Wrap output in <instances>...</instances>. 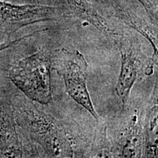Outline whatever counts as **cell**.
Returning <instances> with one entry per match:
<instances>
[{"instance_id":"2","label":"cell","mask_w":158,"mask_h":158,"mask_svg":"<svg viewBox=\"0 0 158 158\" xmlns=\"http://www.w3.org/2000/svg\"><path fill=\"white\" fill-rule=\"evenodd\" d=\"M51 55V51L41 48L15 61L8 70L9 78L18 89L29 100L42 105L53 101Z\"/></svg>"},{"instance_id":"14","label":"cell","mask_w":158,"mask_h":158,"mask_svg":"<svg viewBox=\"0 0 158 158\" xmlns=\"http://www.w3.org/2000/svg\"><path fill=\"white\" fill-rule=\"evenodd\" d=\"M4 1L19 4V5H25V4H43L42 0H4Z\"/></svg>"},{"instance_id":"9","label":"cell","mask_w":158,"mask_h":158,"mask_svg":"<svg viewBox=\"0 0 158 158\" xmlns=\"http://www.w3.org/2000/svg\"><path fill=\"white\" fill-rule=\"evenodd\" d=\"M63 2L73 16L98 29L110 44L116 45L120 38L129 31L127 28L120 27L117 21L102 15L91 0H63Z\"/></svg>"},{"instance_id":"8","label":"cell","mask_w":158,"mask_h":158,"mask_svg":"<svg viewBox=\"0 0 158 158\" xmlns=\"http://www.w3.org/2000/svg\"><path fill=\"white\" fill-rule=\"evenodd\" d=\"M15 121L11 94L0 92V157H34L31 143H24Z\"/></svg>"},{"instance_id":"3","label":"cell","mask_w":158,"mask_h":158,"mask_svg":"<svg viewBox=\"0 0 158 158\" xmlns=\"http://www.w3.org/2000/svg\"><path fill=\"white\" fill-rule=\"evenodd\" d=\"M116 46L121 55V67L115 91L124 108L127 105L134 84L152 76L157 63L152 56L144 54L140 40L130 31L120 38Z\"/></svg>"},{"instance_id":"4","label":"cell","mask_w":158,"mask_h":158,"mask_svg":"<svg viewBox=\"0 0 158 158\" xmlns=\"http://www.w3.org/2000/svg\"><path fill=\"white\" fill-rule=\"evenodd\" d=\"M52 69L62 77L66 92L99 124V116L87 87L88 63L77 49L62 48L52 53Z\"/></svg>"},{"instance_id":"5","label":"cell","mask_w":158,"mask_h":158,"mask_svg":"<svg viewBox=\"0 0 158 158\" xmlns=\"http://www.w3.org/2000/svg\"><path fill=\"white\" fill-rule=\"evenodd\" d=\"M67 17L68 12L62 6L19 5L0 0V34L6 37H10L27 26L61 21Z\"/></svg>"},{"instance_id":"6","label":"cell","mask_w":158,"mask_h":158,"mask_svg":"<svg viewBox=\"0 0 158 158\" xmlns=\"http://www.w3.org/2000/svg\"><path fill=\"white\" fill-rule=\"evenodd\" d=\"M98 10L102 9L110 19L130 27L145 37L153 48L152 58L158 62L157 26L154 24L147 14L141 15L127 0H93Z\"/></svg>"},{"instance_id":"13","label":"cell","mask_w":158,"mask_h":158,"mask_svg":"<svg viewBox=\"0 0 158 158\" xmlns=\"http://www.w3.org/2000/svg\"><path fill=\"white\" fill-rule=\"evenodd\" d=\"M39 31H34V32L31 33V34H29V35H23V36L20 37L17 39L10 40L9 37L8 39L5 40H3V41H1V42H0V52H2V51H5L7 48H12V47L15 46V45H19V43L21 42H22L23 40H24L27 39V38H29V37H31V36H33V35L36 34L37 32H38Z\"/></svg>"},{"instance_id":"1","label":"cell","mask_w":158,"mask_h":158,"mask_svg":"<svg viewBox=\"0 0 158 158\" xmlns=\"http://www.w3.org/2000/svg\"><path fill=\"white\" fill-rule=\"evenodd\" d=\"M16 123L31 144L42 148L44 157H83L76 136L51 114L40 110L23 94L11 95Z\"/></svg>"},{"instance_id":"11","label":"cell","mask_w":158,"mask_h":158,"mask_svg":"<svg viewBox=\"0 0 158 158\" xmlns=\"http://www.w3.org/2000/svg\"><path fill=\"white\" fill-rule=\"evenodd\" d=\"M84 157H114L111 145L108 138L107 127L100 126L94 134L93 141L89 146Z\"/></svg>"},{"instance_id":"12","label":"cell","mask_w":158,"mask_h":158,"mask_svg":"<svg viewBox=\"0 0 158 158\" xmlns=\"http://www.w3.org/2000/svg\"><path fill=\"white\" fill-rule=\"evenodd\" d=\"M145 10L154 24L158 25V0H136Z\"/></svg>"},{"instance_id":"15","label":"cell","mask_w":158,"mask_h":158,"mask_svg":"<svg viewBox=\"0 0 158 158\" xmlns=\"http://www.w3.org/2000/svg\"><path fill=\"white\" fill-rule=\"evenodd\" d=\"M0 36H5V35H2V34H0Z\"/></svg>"},{"instance_id":"7","label":"cell","mask_w":158,"mask_h":158,"mask_svg":"<svg viewBox=\"0 0 158 158\" xmlns=\"http://www.w3.org/2000/svg\"><path fill=\"white\" fill-rule=\"evenodd\" d=\"M116 124L108 135L114 157H143V109L135 108Z\"/></svg>"},{"instance_id":"10","label":"cell","mask_w":158,"mask_h":158,"mask_svg":"<svg viewBox=\"0 0 158 158\" xmlns=\"http://www.w3.org/2000/svg\"><path fill=\"white\" fill-rule=\"evenodd\" d=\"M157 80H156L147 106L143 109L144 148L143 157H157Z\"/></svg>"}]
</instances>
